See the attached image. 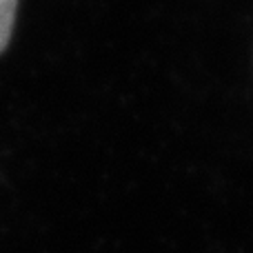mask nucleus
<instances>
[{"label":"nucleus","instance_id":"nucleus-1","mask_svg":"<svg viewBox=\"0 0 253 253\" xmlns=\"http://www.w3.org/2000/svg\"><path fill=\"white\" fill-rule=\"evenodd\" d=\"M18 0H0V53L9 44L13 31V18H16Z\"/></svg>","mask_w":253,"mask_h":253}]
</instances>
